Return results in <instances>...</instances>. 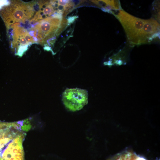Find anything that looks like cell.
Returning <instances> with one entry per match:
<instances>
[{"mask_svg": "<svg viewBox=\"0 0 160 160\" xmlns=\"http://www.w3.org/2000/svg\"><path fill=\"white\" fill-rule=\"evenodd\" d=\"M67 21L62 19V15L55 14L52 16L31 23L28 33L33 38L35 43L44 44L46 42L53 43L56 36L61 32Z\"/></svg>", "mask_w": 160, "mask_h": 160, "instance_id": "1", "label": "cell"}, {"mask_svg": "<svg viewBox=\"0 0 160 160\" xmlns=\"http://www.w3.org/2000/svg\"><path fill=\"white\" fill-rule=\"evenodd\" d=\"M10 1H0V9L4 6H7L10 3Z\"/></svg>", "mask_w": 160, "mask_h": 160, "instance_id": "5", "label": "cell"}, {"mask_svg": "<svg viewBox=\"0 0 160 160\" xmlns=\"http://www.w3.org/2000/svg\"><path fill=\"white\" fill-rule=\"evenodd\" d=\"M63 101L66 108L71 111H76L83 108L88 103L87 91L79 88L68 89L63 93Z\"/></svg>", "mask_w": 160, "mask_h": 160, "instance_id": "4", "label": "cell"}, {"mask_svg": "<svg viewBox=\"0 0 160 160\" xmlns=\"http://www.w3.org/2000/svg\"><path fill=\"white\" fill-rule=\"evenodd\" d=\"M118 11L116 13L111 12L122 25L130 43L135 45L148 43L144 31L146 20L135 17L123 10Z\"/></svg>", "mask_w": 160, "mask_h": 160, "instance_id": "2", "label": "cell"}, {"mask_svg": "<svg viewBox=\"0 0 160 160\" xmlns=\"http://www.w3.org/2000/svg\"><path fill=\"white\" fill-rule=\"evenodd\" d=\"M76 17H76V16H73L69 18L68 19V23L70 24L71 23H72Z\"/></svg>", "mask_w": 160, "mask_h": 160, "instance_id": "6", "label": "cell"}, {"mask_svg": "<svg viewBox=\"0 0 160 160\" xmlns=\"http://www.w3.org/2000/svg\"><path fill=\"white\" fill-rule=\"evenodd\" d=\"M34 1H11L7 6V18L8 25L10 26L16 23H25L32 19L36 11Z\"/></svg>", "mask_w": 160, "mask_h": 160, "instance_id": "3", "label": "cell"}]
</instances>
